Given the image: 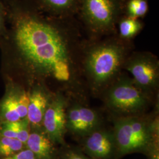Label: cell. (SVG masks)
<instances>
[{"label":"cell","instance_id":"cell-4","mask_svg":"<svg viewBox=\"0 0 159 159\" xmlns=\"http://www.w3.org/2000/svg\"><path fill=\"white\" fill-rule=\"evenodd\" d=\"M100 96L106 108L116 117L144 114L154 102V98L138 87L132 78L123 72Z\"/></svg>","mask_w":159,"mask_h":159},{"label":"cell","instance_id":"cell-14","mask_svg":"<svg viewBox=\"0 0 159 159\" xmlns=\"http://www.w3.org/2000/svg\"><path fill=\"white\" fill-rule=\"evenodd\" d=\"M143 28V24L140 19L131 17H121L117 25L119 38L123 40L130 41L139 34Z\"/></svg>","mask_w":159,"mask_h":159},{"label":"cell","instance_id":"cell-6","mask_svg":"<svg viewBox=\"0 0 159 159\" xmlns=\"http://www.w3.org/2000/svg\"><path fill=\"white\" fill-rule=\"evenodd\" d=\"M123 70L131 75L135 84L154 98L158 93L159 61L153 53L147 51L130 52L125 60Z\"/></svg>","mask_w":159,"mask_h":159},{"label":"cell","instance_id":"cell-2","mask_svg":"<svg viewBox=\"0 0 159 159\" xmlns=\"http://www.w3.org/2000/svg\"><path fill=\"white\" fill-rule=\"evenodd\" d=\"M130 41L114 34L104 40L84 42L82 48L81 68L91 92L101 96L121 74L131 52Z\"/></svg>","mask_w":159,"mask_h":159},{"label":"cell","instance_id":"cell-1","mask_svg":"<svg viewBox=\"0 0 159 159\" xmlns=\"http://www.w3.org/2000/svg\"><path fill=\"white\" fill-rule=\"evenodd\" d=\"M7 8L5 33L0 37L4 66L30 85L56 80L73 87L82 74L84 43L66 19L47 17L22 3Z\"/></svg>","mask_w":159,"mask_h":159},{"label":"cell","instance_id":"cell-5","mask_svg":"<svg viewBox=\"0 0 159 159\" xmlns=\"http://www.w3.org/2000/svg\"><path fill=\"white\" fill-rule=\"evenodd\" d=\"M123 0H78V12L94 39L117 33V25L124 10Z\"/></svg>","mask_w":159,"mask_h":159},{"label":"cell","instance_id":"cell-13","mask_svg":"<svg viewBox=\"0 0 159 159\" xmlns=\"http://www.w3.org/2000/svg\"><path fill=\"white\" fill-rule=\"evenodd\" d=\"M41 10L51 17L67 19L78 12V0H35Z\"/></svg>","mask_w":159,"mask_h":159},{"label":"cell","instance_id":"cell-9","mask_svg":"<svg viewBox=\"0 0 159 159\" xmlns=\"http://www.w3.org/2000/svg\"><path fill=\"white\" fill-rule=\"evenodd\" d=\"M102 119L94 108L69 101L66 110V129L75 136L84 138L100 127Z\"/></svg>","mask_w":159,"mask_h":159},{"label":"cell","instance_id":"cell-19","mask_svg":"<svg viewBox=\"0 0 159 159\" xmlns=\"http://www.w3.org/2000/svg\"><path fill=\"white\" fill-rule=\"evenodd\" d=\"M1 159H37L34 153L28 148H25L11 156Z\"/></svg>","mask_w":159,"mask_h":159},{"label":"cell","instance_id":"cell-8","mask_svg":"<svg viewBox=\"0 0 159 159\" xmlns=\"http://www.w3.org/2000/svg\"><path fill=\"white\" fill-rule=\"evenodd\" d=\"M68 98L62 93H53L43 120V129L47 136L56 145H65L66 129V110Z\"/></svg>","mask_w":159,"mask_h":159},{"label":"cell","instance_id":"cell-10","mask_svg":"<svg viewBox=\"0 0 159 159\" xmlns=\"http://www.w3.org/2000/svg\"><path fill=\"white\" fill-rule=\"evenodd\" d=\"M83 151L93 159H117L113 132L100 127L83 138Z\"/></svg>","mask_w":159,"mask_h":159},{"label":"cell","instance_id":"cell-18","mask_svg":"<svg viewBox=\"0 0 159 159\" xmlns=\"http://www.w3.org/2000/svg\"><path fill=\"white\" fill-rule=\"evenodd\" d=\"M7 14V8L0 1V37L6 32Z\"/></svg>","mask_w":159,"mask_h":159},{"label":"cell","instance_id":"cell-7","mask_svg":"<svg viewBox=\"0 0 159 159\" xmlns=\"http://www.w3.org/2000/svg\"><path fill=\"white\" fill-rule=\"evenodd\" d=\"M7 78L5 93L0 100V123L16 121L27 116L29 90L16 80Z\"/></svg>","mask_w":159,"mask_h":159},{"label":"cell","instance_id":"cell-15","mask_svg":"<svg viewBox=\"0 0 159 159\" xmlns=\"http://www.w3.org/2000/svg\"><path fill=\"white\" fill-rule=\"evenodd\" d=\"M26 148V145L17 139L0 136V159L6 158Z\"/></svg>","mask_w":159,"mask_h":159},{"label":"cell","instance_id":"cell-12","mask_svg":"<svg viewBox=\"0 0 159 159\" xmlns=\"http://www.w3.org/2000/svg\"><path fill=\"white\" fill-rule=\"evenodd\" d=\"M25 145L37 159H57L56 144L47 136L43 129H31Z\"/></svg>","mask_w":159,"mask_h":159},{"label":"cell","instance_id":"cell-17","mask_svg":"<svg viewBox=\"0 0 159 159\" xmlns=\"http://www.w3.org/2000/svg\"><path fill=\"white\" fill-rule=\"evenodd\" d=\"M61 159H93L77 148L66 147L60 156Z\"/></svg>","mask_w":159,"mask_h":159},{"label":"cell","instance_id":"cell-16","mask_svg":"<svg viewBox=\"0 0 159 159\" xmlns=\"http://www.w3.org/2000/svg\"><path fill=\"white\" fill-rule=\"evenodd\" d=\"M148 10V0H128L125 4L127 17L140 19L146 15Z\"/></svg>","mask_w":159,"mask_h":159},{"label":"cell","instance_id":"cell-11","mask_svg":"<svg viewBox=\"0 0 159 159\" xmlns=\"http://www.w3.org/2000/svg\"><path fill=\"white\" fill-rule=\"evenodd\" d=\"M27 118L31 129H43V120L53 93L45 83L37 82L30 86Z\"/></svg>","mask_w":159,"mask_h":159},{"label":"cell","instance_id":"cell-3","mask_svg":"<svg viewBox=\"0 0 159 159\" xmlns=\"http://www.w3.org/2000/svg\"><path fill=\"white\" fill-rule=\"evenodd\" d=\"M158 105V104H157ZM159 107L153 113L116 117L114 120L117 159L126 154H147L154 142L159 140Z\"/></svg>","mask_w":159,"mask_h":159}]
</instances>
